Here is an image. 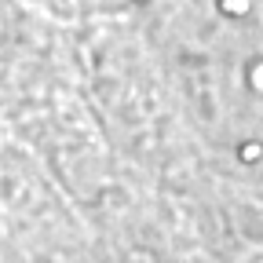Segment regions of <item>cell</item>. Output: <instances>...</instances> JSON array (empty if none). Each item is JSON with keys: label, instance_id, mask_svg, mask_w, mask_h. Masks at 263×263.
Returning <instances> with one entry per match:
<instances>
[{"label": "cell", "instance_id": "6da1fadb", "mask_svg": "<svg viewBox=\"0 0 263 263\" xmlns=\"http://www.w3.org/2000/svg\"><path fill=\"white\" fill-rule=\"evenodd\" d=\"M241 157H245V161H249V157H259V146H245V150H241Z\"/></svg>", "mask_w": 263, "mask_h": 263}]
</instances>
